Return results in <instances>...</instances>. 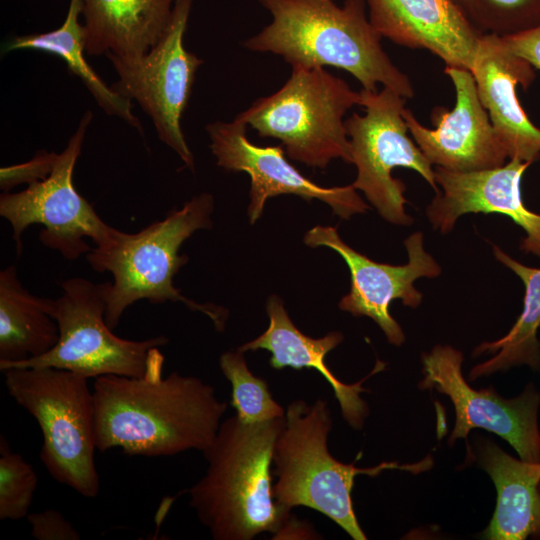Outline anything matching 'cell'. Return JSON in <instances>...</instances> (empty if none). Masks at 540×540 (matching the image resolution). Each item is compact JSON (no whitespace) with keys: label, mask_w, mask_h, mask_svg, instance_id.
Masks as SVG:
<instances>
[{"label":"cell","mask_w":540,"mask_h":540,"mask_svg":"<svg viewBox=\"0 0 540 540\" xmlns=\"http://www.w3.org/2000/svg\"><path fill=\"white\" fill-rule=\"evenodd\" d=\"M158 350L142 377L95 378L94 439L102 452L119 448L128 455L173 456L203 452L214 439L227 403L212 385L173 372L162 377Z\"/></svg>","instance_id":"1"},{"label":"cell","mask_w":540,"mask_h":540,"mask_svg":"<svg viewBox=\"0 0 540 540\" xmlns=\"http://www.w3.org/2000/svg\"><path fill=\"white\" fill-rule=\"evenodd\" d=\"M285 417L246 423L237 415L221 422L202 452L205 475L189 489L190 506L215 540H251L270 532L303 534V524L273 495V451Z\"/></svg>","instance_id":"2"},{"label":"cell","mask_w":540,"mask_h":540,"mask_svg":"<svg viewBox=\"0 0 540 540\" xmlns=\"http://www.w3.org/2000/svg\"><path fill=\"white\" fill-rule=\"evenodd\" d=\"M272 21L244 41L245 48L281 56L293 66H333L353 75L363 89L382 84L404 97L414 90L408 76L393 64L382 36L365 12V0H258Z\"/></svg>","instance_id":"3"},{"label":"cell","mask_w":540,"mask_h":540,"mask_svg":"<svg viewBox=\"0 0 540 540\" xmlns=\"http://www.w3.org/2000/svg\"><path fill=\"white\" fill-rule=\"evenodd\" d=\"M213 209V196L201 193L136 233L110 227L103 240L86 254L93 270L113 276V282L101 283L105 320L112 330L125 310L139 300L153 304L182 302L210 318L216 330L224 329L228 314L224 308L196 303L173 284L175 274L188 261L186 255H179L181 245L195 231L211 228Z\"/></svg>","instance_id":"4"},{"label":"cell","mask_w":540,"mask_h":540,"mask_svg":"<svg viewBox=\"0 0 540 540\" xmlns=\"http://www.w3.org/2000/svg\"><path fill=\"white\" fill-rule=\"evenodd\" d=\"M332 418L328 404L317 399L312 404L294 400L286 408L284 425L273 451V484L276 502L288 509L306 506L341 527L352 539L365 540L354 512L352 488L356 476H377L384 470L412 473L428 470L431 456L415 464L383 462L375 467L358 468L336 460L328 449Z\"/></svg>","instance_id":"5"},{"label":"cell","mask_w":540,"mask_h":540,"mask_svg":"<svg viewBox=\"0 0 540 540\" xmlns=\"http://www.w3.org/2000/svg\"><path fill=\"white\" fill-rule=\"evenodd\" d=\"M2 372L9 395L38 422L43 436L40 459L49 474L83 497H96L100 478L88 378L53 367Z\"/></svg>","instance_id":"6"},{"label":"cell","mask_w":540,"mask_h":540,"mask_svg":"<svg viewBox=\"0 0 540 540\" xmlns=\"http://www.w3.org/2000/svg\"><path fill=\"white\" fill-rule=\"evenodd\" d=\"M361 92L324 68L293 66L284 85L235 116L260 137L281 141L287 155L313 168L332 159L352 163L346 112L360 105Z\"/></svg>","instance_id":"7"},{"label":"cell","mask_w":540,"mask_h":540,"mask_svg":"<svg viewBox=\"0 0 540 540\" xmlns=\"http://www.w3.org/2000/svg\"><path fill=\"white\" fill-rule=\"evenodd\" d=\"M63 294L46 300L47 312L59 328L57 344L46 354L0 367H53L89 378L103 375L142 377L165 336L134 341L116 336L105 320L101 284L73 277L61 283Z\"/></svg>","instance_id":"8"},{"label":"cell","mask_w":540,"mask_h":540,"mask_svg":"<svg viewBox=\"0 0 540 540\" xmlns=\"http://www.w3.org/2000/svg\"><path fill=\"white\" fill-rule=\"evenodd\" d=\"M364 115L353 113L345 120L357 176L352 183L388 222L413 223L405 211V185L392 177L396 167L410 168L439 191L431 162L407 135L402 112L405 98L390 88L361 90Z\"/></svg>","instance_id":"9"},{"label":"cell","mask_w":540,"mask_h":540,"mask_svg":"<svg viewBox=\"0 0 540 540\" xmlns=\"http://www.w3.org/2000/svg\"><path fill=\"white\" fill-rule=\"evenodd\" d=\"M193 2L176 0L167 29L147 53L139 57L106 55L119 77L110 87L141 106L151 118L159 139L192 171L194 157L185 140L181 118L196 72L203 63L183 44Z\"/></svg>","instance_id":"10"},{"label":"cell","mask_w":540,"mask_h":540,"mask_svg":"<svg viewBox=\"0 0 540 540\" xmlns=\"http://www.w3.org/2000/svg\"><path fill=\"white\" fill-rule=\"evenodd\" d=\"M92 118L91 111L83 115L47 178L22 191L0 195V215L12 227L18 255L23 249L22 234L33 224L43 226L40 242L70 261L92 250L86 238H91L96 245L108 233L111 226L100 218L73 184L74 168Z\"/></svg>","instance_id":"11"},{"label":"cell","mask_w":540,"mask_h":540,"mask_svg":"<svg viewBox=\"0 0 540 540\" xmlns=\"http://www.w3.org/2000/svg\"><path fill=\"white\" fill-rule=\"evenodd\" d=\"M421 389L447 395L455 410V426L449 437L453 444L467 438L474 428H483L506 440L520 459L540 463L538 409L540 393L528 384L517 397H501L492 387L476 390L462 374V352L449 345H436L422 354Z\"/></svg>","instance_id":"12"},{"label":"cell","mask_w":540,"mask_h":540,"mask_svg":"<svg viewBox=\"0 0 540 540\" xmlns=\"http://www.w3.org/2000/svg\"><path fill=\"white\" fill-rule=\"evenodd\" d=\"M304 242L310 247L325 246L336 251L347 264L351 287L339 302V308L354 316H367L384 332L389 343L400 346L405 341L401 326L390 314V304L400 299L405 306L416 308L423 295L414 282L419 278H436L441 267L424 247L422 232L404 240L408 254L405 265L378 263L357 252L339 236L336 228L316 226L309 230Z\"/></svg>","instance_id":"13"},{"label":"cell","mask_w":540,"mask_h":540,"mask_svg":"<svg viewBox=\"0 0 540 540\" xmlns=\"http://www.w3.org/2000/svg\"><path fill=\"white\" fill-rule=\"evenodd\" d=\"M247 126L234 118L231 122L209 123L206 131L217 165L228 171L245 172L251 178L248 215L252 224L261 216L266 200L280 194L321 200L344 219L368 209L352 184L317 185L287 161L282 145L263 147L251 143L246 135Z\"/></svg>","instance_id":"14"},{"label":"cell","mask_w":540,"mask_h":540,"mask_svg":"<svg viewBox=\"0 0 540 540\" xmlns=\"http://www.w3.org/2000/svg\"><path fill=\"white\" fill-rule=\"evenodd\" d=\"M456 103L451 111L436 107L432 112L435 129L422 126L404 108L402 115L415 143L431 164L456 172L497 168L505 164L507 151L498 137L487 110L480 101L472 73L446 66Z\"/></svg>","instance_id":"15"},{"label":"cell","mask_w":540,"mask_h":540,"mask_svg":"<svg viewBox=\"0 0 540 540\" xmlns=\"http://www.w3.org/2000/svg\"><path fill=\"white\" fill-rule=\"evenodd\" d=\"M530 163L510 159L504 165L479 171L456 172L436 166L441 190L426 209L433 228L449 233L468 213H498L510 217L526 233L520 248L540 257V214L523 203L521 178Z\"/></svg>","instance_id":"16"},{"label":"cell","mask_w":540,"mask_h":540,"mask_svg":"<svg viewBox=\"0 0 540 540\" xmlns=\"http://www.w3.org/2000/svg\"><path fill=\"white\" fill-rule=\"evenodd\" d=\"M532 65L516 55L505 40L483 34L470 69L478 95L510 159L533 163L540 158V129L529 119L516 95L534 81Z\"/></svg>","instance_id":"17"},{"label":"cell","mask_w":540,"mask_h":540,"mask_svg":"<svg viewBox=\"0 0 540 540\" xmlns=\"http://www.w3.org/2000/svg\"><path fill=\"white\" fill-rule=\"evenodd\" d=\"M369 20L382 37L424 48L449 67L470 71L482 36L453 0H365Z\"/></svg>","instance_id":"18"},{"label":"cell","mask_w":540,"mask_h":540,"mask_svg":"<svg viewBox=\"0 0 540 540\" xmlns=\"http://www.w3.org/2000/svg\"><path fill=\"white\" fill-rule=\"evenodd\" d=\"M266 311L269 317L266 331L238 349L244 353L259 349L269 351L270 366L277 370L286 367L296 370L315 369L332 387L346 422L356 430L361 429L369 413L367 403L360 396L366 391L362 383L369 376L383 370L385 364L378 361L367 377L357 383H344L328 368L325 360L326 355L342 342V333L329 332L321 338L305 335L292 322L283 302L276 295L268 298Z\"/></svg>","instance_id":"19"},{"label":"cell","mask_w":540,"mask_h":540,"mask_svg":"<svg viewBox=\"0 0 540 540\" xmlns=\"http://www.w3.org/2000/svg\"><path fill=\"white\" fill-rule=\"evenodd\" d=\"M176 0H81L88 55L139 57L167 29Z\"/></svg>","instance_id":"20"},{"label":"cell","mask_w":540,"mask_h":540,"mask_svg":"<svg viewBox=\"0 0 540 540\" xmlns=\"http://www.w3.org/2000/svg\"><path fill=\"white\" fill-rule=\"evenodd\" d=\"M476 458L497 491L489 540L540 538V463L518 460L489 439L477 442Z\"/></svg>","instance_id":"21"},{"label":"cell","mask_w":540,"mask_h":540,"mask_svg":"<svg viewBox=\"0 0 540 540\" xmlns=\"http://www.w3.org/2000/svg\"><path fill=\"white\" fill-rule=\"evenodd\" d=\"M47 298L21 283L14 265L0 272V367L42 356L58 342L59 328Z\"/></svg>","instance_id":"22"},{"label":"cell","mask_w":540,"mask_h":540,"mask_svg":"<svg viewBox=\"0 0 540 540\" xmlns=\"http://www.w3.org/2000/svg\"><path fill=\"white\" fill-rule=\"evenodd\" d=\"M80 15L81 0H70L67 15L60 27L45 33L15 37L6 44L4 52L33 49L62 58L107 114L123 119L142 134V125L132 113L131 101L108 87L85 60V34L83 24L79 21Z\"/></svg>","instance_id":"23"},{"label":"cell","mask_w":540,"mask_h":540,"mask_svg":"<svg viewBox=\"0 0 540 540\" xmlns=\"http://www.w3.org/2000/svg\"><path fill=\"white\" fill-rule=\"evenodd\" d=\"M495 258L512 270L524 283V307L510 331L492 342H483L474 350V355L494 354L490 359L475 365L469 379L489 376L497 371L526 364L540 368V343L537 331L540 327V269L521 264L497 245H493Z\"/></svg>","instance_id":"24"},{"label":"cell","mask_w":540,"mask_h":540,"mask_svg":"<svg viewBox=\"0 0 540 540\" xmlns=\"http://www.w3.org/2000/svg\"><path fill=\"white\" fill-rule=\"evenodd\" d=\"M220 369L232 386V406L246 423H260L285 417L286 409L272 397L268 383L255 376L238 348L220 356Z\"/></svg>","instance_id":"25"},{"label":"cell","mask_w":540,"mask_h":540,"mask_svg":"<svg viewBox=\"0 0 540 540\" xmlns=\"http://www.w3.org/2000/svg\"><path fill=\"white\" fill-rule=\"evenodd\" d=\"M482 35L506 37L540 24V0H453Z\"/></svg>","instance_id":"26"},{"label":"cell","mask_w":540,"mask_h":540,"mask_svg":"<svg viewBox=\"0 0 540 540\" xmlns=\"http://www.w3.org/2000/svg\"><path fill=\"white\" fill-rule=\"evenodd\" d=\"M38 476L28 462L0 441V519L18 521L28 516Z\"/></svg>","instance_id":"27"},{"label":"cell","mask_w":540,"mask_h":540,"mask_svg":"<svg viewBox=\"0 0 540 540\" xmlns=\"http://www.w3.org/2000/svg\"><path fill=\"white\" fill-rule=\"evenodd\" d=\"M57 153L38 151L29 161L2 167L0 169V188L4 192L20 184H32L43 180L51 173Z\"/></svg>","instance_id":"28"},{"label":"cell","mask_w":540,"mask_h":540,"mask_svg":"<svg viewBox=\"0 0 540 540\" xmlns=\"http://www.w3.org/2000/svg\"><path fill=\"white\" fill-rule=\"evenodd\" d=\"M31 535L37 540H80L81 535L59 511L45 510L27 516Z\"/></svg>","instance_id":"29"},{"label":"cell","mask_w":540,"mask_h":540,"mask_svg":"<svg viewBox=\"0 0 540 540\" xmlns=\"http://www.w3.org/2000/svg\"><path fill=\"white\" fill-rule=\"evenodd\" d=\"M502 38L512 52L540 69V24L528 31Z\"/></svg>","instance_id":"30"}]
</instances>
